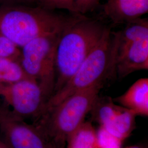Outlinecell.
Segmentation results:
<instances>
[{
    "instance_id": "cell-19",
    "label": "cell",
    "mask_w": 148,
    "mask_h": 148,
    "mask_svg": "<svg viewBox=\"0 0 148 148\" xmlns=\"http://www.w3.org/2000/svg\"><path fill=\"white\" fill-rule=\"evenodd\" d=\"M0 148H9L5 143L0 140Z\"/></svg>"
},
{
    "instance_id": "cell-20",
    "label": "cell",
    "mask_w": 148,
    "mask_h": 148,
    "mask_svg": "<svg viewBox=\"0 0 148 148\" xmlns=\"http://www.w3.org/2000/svg\"><path fill=\"white\" fill-rule=\"evenodd\" d=\"M143 148L142 146H139V145H132V146H130V147H127L126 148Z\"/></svg>"
},
{
    "instance_id": "cell-14",
    "label": "cell",
    "mask_w": 148,
    "mask_h": 148,
    "mask_svg": "<svg viewBox=\"0 0 148 148\" xmlns=\"http://www.w3.org/2000/svg\"><path fill=\"white\" fill-rule=\"evenodd\" d=\"M67 148H97V131L91 122L84 121L69 137Z\"/></svg>"
},
{
    "instance_id": "cell-15",
    "label": "cell",
    "mask_w": 148,
    "mask_h": 148,
    "mask_svg": "<svg viewBox=\"0 0 148 148\" xmlns=\"http://www.w3.org/2000/svg\"><path fill=\"white\" fill-rule=\"evenodd\" d=\"M29 78L23 68L20 60L0 58V85L12 84Z\"/></svg>"
},
{
    "instance_id": "cell-9",
    "label": "cell",
    "mask_w": 148,
    "mask_h": 148,
    "mask_svg": "<svg viewBox=\"0 0 148 148\" xmlns=\"http://www.w3.org/2000/svg\"><path fill=\"white\" fill-rule=\"evenodd\" d=\"M115 73L120 79L139 70L148 69V38L117 46L114 42Z\"/></svg>"
},
{
    "instance_id": "cell-17",
    "label": "cell",
    "mask_w": 148,
    "mask_h": 148,
    "mask_svg": "<svg viewBox=\"0 0 148 148\" xmlns=\"http://www.w3.org/2000/svg\"><path fill=\"white\" fill-rule=\"evenodd\" d=\"M122 143L101 127L97 132V148H121Z\"/></svg>"
},
{
    "instance_id": "cell-16",
    "label": "cell",
    "mask_w": 148,
    "mask_h": 148,
    "mask_svg": "<svg viewBox=\"0 0 148 148\" xmlns=\"http://www.w3.org/2000/svg\"><path fill=\"white\" fill-rule=\"evenodd\" d=\"M0 58H10L20 60L21 48L18 47L0 32Z\"/></svg>"
},
{
    "instance_id": "cell-1",
    "label": "cell",
    "mask_w": 148,
    "mask_h": 148,
    "mask_svg": "<svg viewBox=\"0 0 148 148\" xmlns=\"http://www.w3.org/2000/svg\"><path fill=\"white\" fill-rule=\"evenodd\" d=\"M109 29L101 21L84 15H79L64 29L56 51L53 94L70 79Z\"/></svg>"
},
{
    "instance_id": "cell-13",
    "label": "cell",
    "mask_w": 148,
    "mask_h": 148,
    "mask_svg": "<svg viewBox=\"0 0 148 148\" xmlns=\"http://www.w3.org/2000/svg\"><path fill=\"white\" fill-rule=\"evenodd\" d=\"M37 2L49 10H64L71 14L85 16L97 8L100 0H37Z\"/></svg>"
},
{
    "instance_id": "cell-10",
    "label": "cell",
    "mask_w": 148,
    "mask_h": 148,
    "mask_svg": "<svg viewBox=\"0 0 148 148\" xmlns=\"http://www.w3.org/2000/svg\"><path fill=\"white\" fill-rule=\"evenodd\" d=\"M103 12L114 24H125L148 12V0H106Z\"/></svg>"
},
{
    "instance_id": "cell-5",
    "label": "cell",
    "mask_w": 148,
    "mask_h": 148,
    "mask_svg": "<svg viewBox=\"0 0 148 148\" xmlns=\"http://www.w3.org/2000/svg\"><path fill=\"white\" fill-rule=\"evenodd\" d=\"M60 33L38 37L21 48L23 68L29 77L37 82L47 101L54 90L56 51Z\"/></svg>"
},
{
    "instance_id": "cell-21",
    "label": "cell",
    "mask_w": 148,
    "mask_h": 148,
    "mask_svg": "<svg viewBox=\"0 0 148 148\" xmlns=\"http://www.w3.org/2000/svg\"><path fill=\"white\" fill-rule=\"evenodd\" d=\"M20 1H23V2H35L36 1L37 2V0H18Z\"/></svg>"
},
{
    "instance_id": "cell-6",
    "label": "cell",
    "mask_w": 148,
    "mask_h": 148,
    "mask_svg": "<svg viewBox=\"0 0 148 148\" xmlns=\"http://www.w3.org/2000/svg\"><path fill=\"white\" fill-rule=\"evenodd\" d=\"M47 100L31 78L0 85V117L25 121L42 114Z\"/></svg>"
},
{
    "instance_id": "cell-3",
    "label": "cell",
    "mask_w": 148,
    "mask_h": 148,
    "mask_svg": "<svg viewBox=\"0 0 148 148\" xmlns=\"http://www.w3.org/2000/svg\"><path fill=\"white\" fill-rule=\"evenodd\" d=\"M103 84L77 92L57 106L44 111L35 125L53 144L61 148L68 138L85 121Z\"/></svg>"
},
{
    "instance_id": "cell-11",
    "label": "cell",
    "mask_w": 148,
    "mask_h": 148,
    "mask_svg": "<svg viewBox=\"0 0 148 148\" xmlns=\"http://www.w3.org/2000/svg\"><path fill=\"white\" fill-rule=\"evenodd\" d=\"M133 112L136 116H148V79L136 81L122 95L113 99Z\"/></svg>"
},
{
    "instance_id": "cell-4",
    "label": "cell",
    "mask_w": 148,
    "mask_h": 148,
    "mask_svg": "<svg viewBox=\"0 0 148 148\" xmlns=\"http://www.w3.org/2000/svg\"><path fill=\"white\" fill-rule=\"evenodd\" d=\"M115 73V53L110 29L63 87L48 100L44 111L75 93L103 84ZM43 111V112H44Z\"/></svg>"
},
{
    "instance_id": "cell-18",
    "label": "cell",
    "mask_w": 148,
    "mask_h": 148,
    "mask_svg": "<svg viewBox=\"0 0 148 148\" xmlns=\"http://www.w3.org/2000/svg\"><path fill=\"white\" fill-rule=\"evenodd\" d=\"M13 1L14 0H0V3H2V5L11 4Z\"/></svg>"
},
{
    "instance_id": "cell-12",
    "label": "cell",
    "mask_w": 148,
    "mask_h": 148,
    "mask_svg": "<svg viewBox=\"0 0 148 148\" xmlns=\"http://www.w3.org/2000/svg\"><path fill=\"white\" fill-rule=\"evenodd\" d=\"M125 24V27L121 30L112 32L114 42L117 46H123L148 38L147 18H140Z\"/></svg>"
},
{
    "instance_id": "cell-8",
    "label": "cell",
    "mask_w": 148,
    "mask_h": 148,
    "mask_svg": "<svg viewBox=\"0 0 148 148\" xmlns=\"http://www.w3.org/2000/svg\"><path fill=\"white\" fill-rule=\"evenodd\" d=\"M0 131L9 148H54L36 125L23 120L0 117Z\"/></svg>"
},
{
    "instance_id": "cell-7",
    "label": "cell",
    "mask_w": 148,
    "mask_h": 148,
    "mask_svg": "<svg viewBox=\"0 0 148 148\" xmlns=\"http://www.w3.org/2000/svg\"><path fill=\"white\" fill-rule=\"evenodd\" d=\"M90 112L101 127L122 142L136 127L137 116L130 110L116 104L111 97L99 95Z\"/></svg>"
},
{
    "instance_id": "cell-2",
    "label": "cell",
    "mask_w": 148,
    "mask_h": 148,
    "mask_svg": "<svg viewBox=\"0 0 148 148\" xmlns=\"http://www.w3.org/2000/svg\"><path fill=\"white\" fill-rule=\"evenodd\" d=\"M77 16L59 14L39 5H1L0 32L21 48L36 38L62 32Z\"/></svg>"
}]
</instances>
